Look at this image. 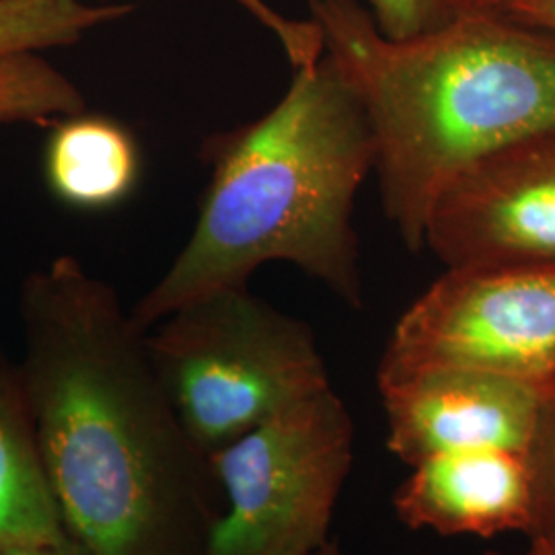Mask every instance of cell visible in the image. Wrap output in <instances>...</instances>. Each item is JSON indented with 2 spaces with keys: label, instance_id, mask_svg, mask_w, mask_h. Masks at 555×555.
<instances>
[{
  "label": "cell",
  "instance_id": "1",
  "mask_svg": "<svg viewBox=\"0 0 555 555\" xmlns=\"http://www.w3.org/2000/svg\"><path fill=\"white\" fill-rule=\"evenodd\" d=\"M23 387L68 535L91 555H206L224 494L116 288L60 256L20 288Z\"/></svg>",
  "mask_w": 555,
  "mask_h": 555
},
{
  "label": "cell",
  "instance_id": "2",
  "mask_svg": "<svg viewBox=\"0 0 555 555\" xmlns=\"http://www.w3.org/2000/svg\"><path fill=\"white\" fill-rule=\"evenodd\" d=\"M272 109L202 142L208 181L190 237L130 309L151 330L196 298L295 266L352 309L364 305L354 210L375 167L369 119L321 50L291 66Z\"/></svg>",
  "mask_w": 555,
  "mask_h": 555
},
{
  "label": "cell",
  "instance_id": "3",
  "mask_svg": "<svg viewBox=\"0 0 555 555\" xmlns=\"http://www.w3.org/2000/svg\"><path fill=\"white\" fill-rule=\"evenodd\" d=\"M309 20L369 119L383 210L412 251L461 173L555 130V38L504 11L463 9L405 40L358 0H309Z\"/></svg>",
  "mask_w": 555,
  "mask_h": 555
},
{
  "label": "cell",
  "instance_id": "4",
  "mask_svg": "<svg viewBox=\"0 0 555 555\" xmlns=\"http://www.w3.org/2000/svg\"><path fill=\"white\" fill-rule=\"evenodd\" d=\"M146 346L185 435L208 459L332 389L311 325L249 286L179 307L146 332Z\"/></svg>",
  "mask_w": 555,
  "mask_h": 555
},
{
  "label": "cell",
  "instance_id": "5",
  "mask_svg": "<svg viewBox=\"0 0 555 555\" xmlns=\"http://www.w3.org/2000/svg\"><path fill=\"white\" fill-rule=\"evenodd\" d=\"M354 420L332 389L210 455L224 494L206 555H315L354 463Z\"/></svg>",
  "mask_w": 555,
  "mask_h": 555
},
{
  "label": "cell",
  "instance_id": "6",
  "mask_svg": "<svg viewBox=\"0 0 555 555\" xmlns=\"http://www.w3.org/2000/svg\"><path fill=\"white\" fill-rule=\"evenodd\" d=\"M467 371L555 399V266L444 270L397 319L377 378Z\"/></svg>",
  "mask_w": 555,
  "mask_h": 555
},
{
  "label": "cell",
  "instance_id": "7",
  "mask_svg": "<svg viewBox=\"0 0 555 555\" xmlns=\"http://www.w3.org/2000/svg\"><path fill=\"white\" fill-rule=\"evenodd\" d=\"M424 249L444 270L554 268L555 130L461 173L433 206Z\"/></svg>",
  "mask_w": 555,
  "mask_h": 555
},
{
  "label": "cell",
  "instance_id": "8",
  "mask_svg": "<svg viewBox=\"0 0 555 555\" xmlns=\"http://www.w3.org/2000/svg\"><path fill=\"white\" fill-rule=\"evenodd\" d=\"M377 385L387 449L410 467L486 449L525 455L547 403L529 387L467 371H422Z\"/></svg>",
  "mask_w": 555,
  "mask_h": 555
},
{
  "label": "cell",
  "instance_id": "9",
  "mask_svg": "<svg viewBox=\"0 0 555 555\" xmlns=\"http://www.w3.org/2000/svg\"><path fill=\"white\" fill-rule=\"evenodd\" d=\"M396 515L410 529L438 535L527 533L531 483L525 455L486 449L433 456L412 467L393 494Z\"/></svg>",
  "mask_w": 555,
  "mask_h": 555
},
{
  "label": "cell",
  "instance_id": "10",
  "mask_svg": "<svg viewBox=\"0 0 555 555\" xmlns=\"http://www.w3.org/2000/svg\"><path fill=\"white\" fill-rule=\"evenodd\" d=\"M50 128L43 178L60 204L79 212H105L137 192L142 153L126 124L82 109Z\"/></svg>",
  "mask_w": 555,
  "mask_h": 555
},
{
  "label": "cell",
  "instance_id": "11",
  "mask_svg": "<svg viewBox=\"0 0 555 555\" xmlns=\"http://www.w3.org/2000/svg\"><path fill=\"white\" fill-rule=\"evenodd\" d=\"M66 537L20 364L0 354V545L54 543Z\"/></svg>",
  "mask_w": 555,
  "mask_h": 555
},
{
  "label": "cell",
  "instance_id": "12",
  "mask_svg": "<svg viewBox=\"0 0 555 555\" xmlns=\"http://www.w3.org/2000/svg\"><path fill=\"white\" fill-rule=\"evenodd\" d=\"M134 9L132 2L0 0V56L70 48Z\"/></svg>",
  "mask_w": 555,
  "mask_h": 555
},
{
  "label": "cell",
  "instance_id": "13",
  "mask_svg": "<svg viewBox=\"0 0 555 555\" xmlns=\"http://www.w3.org/2000/svg\"><path fill=\"white\" fill-rule=\"evenodd\" d=\"M82 109L79 85L43 52L0 56V126H52Z\"/></svg>",
  "mask_w": 555,
  "mask_h": 555
},
{
  "label": "cell",
  "instance_id": "14",
  "mask_svg": "<svg viewBox=\"0 0 555 555\" xmlns=\"http://www.w3.org/2000/svg\"><path fill=\"white\" fill-rule=\"evenodd\" d=\"M531 483L529 541L555 539V399L547 401L527 453Z\"/></svg>",
  "mask_w": 555,
  "mask_h": 555
},
{
  "label": "cell",
  "instance_id": "15",
  "mask_svg": "<svg viewBox=\"0 0 555 555\" xmlns=\"http://www.w3.org/2000/svg\"><path fill=\"white\" fill-rule=\"evenodd\" d=\"M366 9L378 29L396 40L438 29L463 11L459 0H366Z\"/></svg>",
  "mask_w": 555,
  "mask_h": 555
},
{
  "label": "cell",
  "instance_id": "16",
  "mask_svg": "<svg viewBox=\"0 0 555 555\" xmlns=\"http://www.w3.org/2000/svg\"><path fill=\"white\" fill-rule=\"evenodd\" d=\"M500 11L520 25L555 38V0H508Z\"/></svg>",
  "mask_w": 555,
  "mask_h": 555
},
{
  "label": "cell",
  "instance_id": "17",
  "mask_svg": "<svg viewBox=\"0 0 555 555\" xmlns=\"http://www.w3.org/2000/svg\"><path fill=\"white\" fill-rule=\"evenodd\" d=\"M0 555H91L79 541L66 537L54 543H2Z\"/></svg>",
  "mask_w": 555,
  "mask_h": 555
},
{
  "label": "cell",
  "instance_id": "18",
  "mask_svg": "<svg viewBox=\"0 0 555 555\" xmlns=\"http://www.w3.org/2000/svg\"><path fill=\"white\" fill-rule=\"evenodd\" d=\"M486 555L502 554H494V552H490V554ZM515 555H555V539H535V541H529V550H527V552H522V554Z\"/></svg>",
  "mask_w": 555,
  "mask_h": 555
},
{
  "label": "cell",
  "instance_id": "19",
  "mask_svg": "<svg viewBox=\"0 0 555 555\" xmlns=\"http://www.w3.org/2000/svg\"><path fill=\"white\" fill-rule=\"evenodd\" d=\"M463 9H488V11H500L508 0H459Z\"/></svg>",
  "mask_w": 555,
  "mask_h": 555
},
{
  "label": "cell",
  "instance_id": "20",
  "mask_svg": "<svg viewBox=\"0 0 555 555\" xmlns=\"http://www.w3.org/2000/svg\"><path fill=\"white\" fill-rule=\"evenodd\" d=\"M315 555H344V552H341L339 543H336V541H327Z\"/></svg>",
  "mask_w": 555,
  "mask_h": 555
}]
</instances>
